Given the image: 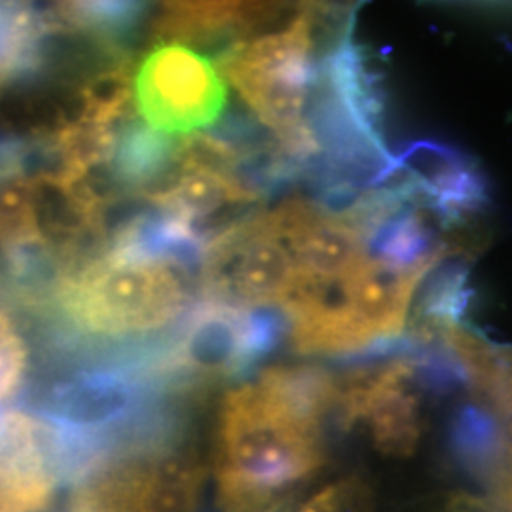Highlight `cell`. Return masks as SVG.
<instances>
[{"instance_id": "1", "label": "cell", "mask_w": 512, "mask_h": 512, "mask_svg": "<svg viewBox=\"0 0 512 512\" xmlns=\"http://www.w3.org/2000/svg\"><path fill=\"white\" fill-rule=\"evenodd\" d=\"M332 376L270 366L220 404L211 475L217 512H279L329 461Z\"/></svg>"}, {"instance_id": "2", "label": "cell", "mask_w": 512, "mask_h": 512, "mask_svg": "<svg viewBox=\"0 0 512 512\" xmlns=\"http://www.w3.org/2000/svg\"><path fill=\"white\" fill-rule=\"evenodd\" d=\"M190 272L177 260L105 245L59 275L33 315L55 361L126 353L183 319Z\"/></svg>"}, {"instance_id": "3", "label": "cell", "mask_w": 512, "mask_h": 512, "mask_svg": "<svg viewBox=\"0 0 512 512\" xmlns=\"http://www.w3.org/2000/svg\"><path fill=\"white\" fill-rule=\"evenodd\" d=\"M179 406L93 446L69 478L67 512H202L209 467Z\"/></svg>"}, {"instance_id": "4", "label": "cell", "mask_w": 512, "mask_h": 512, "mask_svg": "<svg viewBox=\"0 0 512 512\" xmlns=\"http://www.w3.org/2000/svg\"><path fill=\"white\" fill-rule=\"evenodd\" d=\"M456 382L458 370L444 353L414 344L332 376L330 418L387 458H408L423 437V387Z\"/></svg>"}, {"instance_id": "5", "label": "cell", "mask_w": 512, "mask_h": 512, "mask_svg": "<svg viewBox=\"0 0 512 512\" xmlns=\"http://www.w3.org/2000/svg\"><path fill=\"white\" fill-rule=\"evenodd\" d=\"M279 332V319L270 313L202 300L173 332L143 348L141 363L165 397L184 403L249 372L274 349Z\"/></svg>"}, {"instance_id": "6", "label": "cell", "mask_w": 512, "mask_h": 512, "mask_svg": "<svg viewBox=\"0 0 512 512\" xmlns=\"http://www.w3.org/2000/svg\"><path fill=\"white\" fill-rule=\"evenodd\" d=\"M313 25V10H302L283 31L238 42L219 59L222 74L293 160H308L321 150L306 114Z\"/></svg>"}, {"instance_id": "7", "label": "cell", "mask_w": 512, "mask_h": 512, "mask_svg": "<svg viewBox=\"0 0 512 512\" xmlns=\"http://www.w3.org/2000/svg\"><path fill=\"white\" fill-rule=\"evenodd\" d=\"M296 274L293 255L266 211L217 232L205 243L198 270L205 302L243 311L279 306Z\"/></svg>"}, {"instance_id": "8", "label": "cell", "mask_w": 512, "mask_h": 512, "mask_svg": "<svg viewBox=\"0 0 512 512\" xmlns=\"http://www.w3.org/2000/svg\"><path fill=\"white\" fill-rule=\"evenodd\" d=\"M133 92L148 128L162 135L215 124L228 97L213 61L175 42L148 52L133 78Z\"/></svg>"}, {"instance_id": "9", "label": "cell", "mask_w": 512, "mask_h": 512, "mask_svg": "<svg viewBox=\"0 0 512 512\" xmlns=\"http://www.w3.org/2000/svg\"><path fill=\"white\" fill-rule=\"evenodd\" d=\"M67 437L31 408H8L0 427V512H50L69 484Z\"/></svg>"}, {"instance_id": "10", "label": "cell", "mask_w": 512, "mask_h": 512, "mask_svg": "<svg viewBox=\"0 0 512 512\" xmlns=\"http://www.w3.org/2000/svg\"><path fill=\"white\" fill-rule=\"evenodd\" d=\"M440 258L416 266H397L368 256L363 266L348 277L349 353H384V344L403 334L412 294L421 279L439 264Z\"/></svg>"}, {"instance_id": "11", "label": "cell", "mask_w": 512, "mask_h": 512, "mask_svg": "<svg viewBox=\"0 0 512 512\" xmlns=\"http://www.w3.org/2000/svg\"><path fill=\"white\" fill-rule=\"evenodd\" d=\"M279 6L258 2H169L154 19V33L179 44L241 35L277 16Z\"/></svg>"}, {"instance_id": "12", "label": "cell", "mask_w": 512, "mask_h": 512, "mask_svg": "<svg viewBox=\"0 0 512 512\" xmlns=\"http://www.w3.org/2000/svg\"><path fill=\"white\" fill-rule=\"evenodd\" d=\"M44 29V8L0 2V101L37 80Z\"/></svg>"}, {"instance_id": "13", "label": "cell", "mask_w": 512, "mask_h": 512, "mask_svg": "<svg viewBox=\"0 0 512 512\" xmlns=\"http://www.w3.org/2000/svg\"><path fill=\"white\" fill-rule=\"evenodd\" d=\"M14 304L0 289V410L16 403L31 387V346L14 313Z\"/></svg>"}, {"instance_id": "14", "label": "cell", "mask_w": 512, "mask_h": 512, "mask_svg": "<svg viewBox=\"0 0 512 512\" xmlns=\"http://www.w3.org/2000/svg\"><path fill=\"white\" fill-rule=\"evenodd\" d=\"M372 490L363 476L349 475L323 486L289 512H370Z\"/></svg>"}]
</instances>
